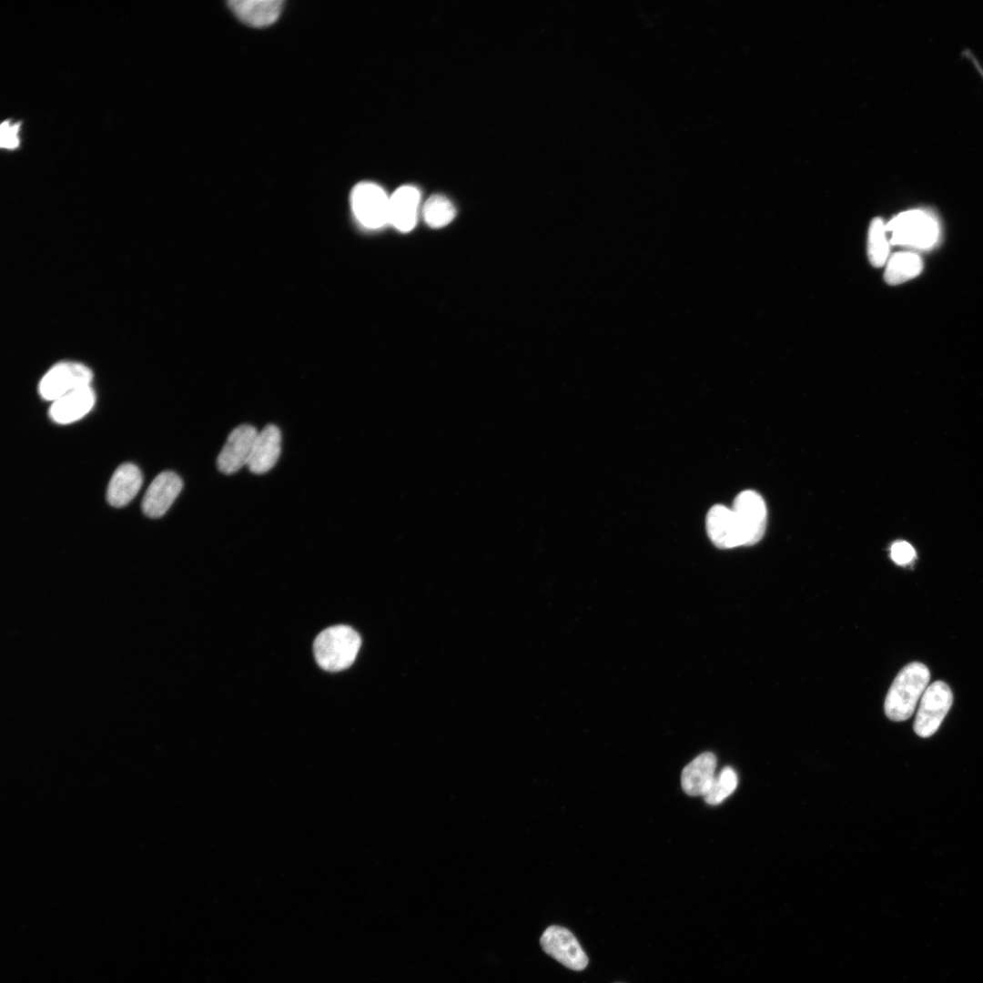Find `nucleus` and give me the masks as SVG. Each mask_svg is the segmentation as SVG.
<instances>
[{
  "instance_id": "8",
  "label": "nucleus",
  "mask_w": 983,
  "mask_h": 983,
  "mask_svg": "<svg viewBox=\"0 0 983 983\" xmlns=\"http://www.w3.org/2000/svg\"><path fill=\"white\" fill-rule=\"evenodd\" d=\"M740 523L745 545L757 543L766 527V506L762 496L753 490L740 492L732 508Z\"/></svg>"
},
{
  "instance_id": "17",
  "label": "nucleus",
  "mask_w": 983,
  "mask_h": 983,
  "mask_svg": "<svg viewBox=\"0 0 983 983\" xmlns=\"http://www.w3.org/2000/svg\"><path fill=\"white\" fill-rule=\"evenodd\" d=\"M283 2L280 0H235L228 2L234 14L252 26H266L277 20Z\"/></svg>"
},
{
  "instance_id": "23",
  "label": "nucleus",
  "mask_w": 983,
  "mask_h": 983,
  "mask_svg": "<svg viewBox=\"0 0 983 983\" xmlns=\"http://www.w3.org/2000/svg\"><path fill=\"white\" fill-rule=\"evenodd\" d=\"M0 130L1 147L7 149L15 148L19 144V124H10L9 121H5L1 124Z\"/></svg>"
},
{
  "instance_id": "2",
  "label": "nucleus",
  "mask_w": 983,
  "mask_h": 983,
  "mask_svg": "<svg viewBox=\"0 0 983 983\" xmlns=\"http://www.w3.org/2000/svg\"><path fill=\"white\" fill-rule=\"evenodd\" d=\"M886 229L890 244L921 250L935 247L940 235L936 216L920 208L899 213L886 224Z\"/></svg>"
},
{
  "instance_id": "6",
  "label": "nucleus",
  "mask_w": 983,
  "mask_h": 983,
  "mask_svg": "<svg viewBox=\"0 0 983 983\" xmlns=\"http://www.w3.org/2000/svg\"><path fill=\"white\" fill-rule=\"evenodd\" d=\"M390 197L382 187L372 182H361L350 195L351 208L358 221L365 228L377 229L389 223Z\"/></svg>"
},
{
  "instance_id": "1",
  "label": "nucleus",
  "mask_w": 983,
  "mask_h": 983,
  "mask_svg": "<svg viewBox=\"0 0 983 983\" xmlns=\"http://www.w3.org/2000/svg\"><path fill=\"white\" fill-rule=\"evenodd\" d=\"M929 679V670L922 663L913 662L903 667L887 694L884 703L886 715L897 722L908 719L928 686Z\"/></svg>"
},
{
  "instance_id": "22",
  "label": "nucleus",
  "mask_w": 983,
  "mask_h": 983,
  "mask_svg": "<svg viewBox=\"0 0 983 983\" xmlns=\"http://www.w3.org/2000/svg\"><path fill=\"white\" fill-rule=\"evenodd\" d=\"M890 556L897 565H907L913 561L916 552L907 542L897 541L891 545Z\"/></svg>"
},
{
  "instance_id": "3",
  "label": "nucleus",
  "mask_w": 983,
  "mask_h": 983,
  "mask_svg": "<svg viewBox=\"0 0 983 983\" xmlns=\"http://www.w3.org/2000/svg\"><path fill=\"white\" fill-rule=\"evenodd\" d=\"M360 644V636L354 629L347 625H335L319 633L313 644V652L321 668L336 672L352 664Z\"/></svg>"
},
{
  "instance_id": "16",
  "label": "nucleus",
  "mask_w": 983,
  "mask_h": 983,
  "mask_svg": "<svg viewBox=\"0 0 983 983\" xmlns=\"http://www.w3.org/2000/svg\"><path fill=\"white\" fill-rule=\"evenodd\" d=\"M716 764V757L711 752L696 756L683 769L681 775L683 790L692 796H704L715 776Z\"/></svg>"
},
{
  "instance_id": "4",
  "label": "nucleus",
  "mask_w": 983,
  "mask_h": 983,
  "mask_svg": "<svg viewBox=\"0 0 983 983\" xmlns=\"http://www.w3.org/2000/svg\"><path fill=\"white\" fill-rule=\"evenodd\" d=\"M953 703L950 687L942 681L929 684L923 693L916 719L914 731L920 737H929L939 728Z\"/></svg>"
},
{
  "instance_id": "5",
  "label": "nucleus",
  "mask_w": 983,
  "mask_h": 983,
  "mask_svg": "<svg viewBox=\"0 0 983 983\" xmlns=\"http://www.w3.org/2000/svg\"><path fill=\"white\" fill-rule=\"evenodd\" d=\"M92 379L93 372L87 366L75 361H61L53 365L42 377L38 392L42 399L54 401L72 390L89 386Z\"/></svg>"
},
{
  "instance_id": "12",
  "label": "nucleus",
  "mask_w": 983,
  "mask_h": 983,
  "mask_svg": "<svg viewBox=\"0 0 983 983\" xmlns=\"http://www.w3.org/2000/svg\"><path fill=\"white\" fill-rule=\"evenodd\" d=\"M96 402L91 385L72 390L52 401L48 414L58 424L75 422L86 416Z\"/></svg>"
},
{
  "instance_id": "15",
  "label": "nucleus",
  "mask_w": 983,
  "mask_h": 983,
  "mask_svg": "<svg viewBox=\"0 0 983 983\" xmlns=\"http://www.w3.org/2000/svg\"><path fill=\"white\" fill-rule=\"evenodd\" d=\"M142 482V473L137 465L130 462L121 464L109 481L107 502L117 508L127 505L137 495Z\"/></svg>"
},
{
  "instance_id": "21",
  "label": "nucleus",
  "mask_w": 983,
  "mask_h": 983,
  "mask_svg": "<svg viewBox=\"0 0 983 983\" xmlns=\"http://www.w3.org/2000/svg\"><path fill=\"white\" fill-rule=\"evenodd\" d=\"M737 781L735 771L730 766L724 767L714 776L709 789L704 795L705 802L712 806L719 805L735 790Z\"/></svg>"
},
{
  "instance_id": "19",
  "label": "nucleus",
  "mask_w": 983,
  "mask_h": 983,
  "mask_svg": "<svg viewBox=\"0 0 983 983\" xmlns=\"http://www.w3.org/2000/svg\"><path fill=\"white\" fill-rule=\"evenodd\" d=\"M889 245L884 220L881 218H873L868 228L867 256L874 267L886 265L889 258Z\"/></svg>"
},
{
  "instance_id": "20",
  "label": "nucleus",
  "mask_w": 983,
  "mask_h": 983,
  "mask_svg": "<svg viewBox=\"0 0 983 983\" xmlns=\"http://www.w3.org/2000/svg\"><path fill=\"white\" fill-rule=\"evenodd\" d=\"M456 214L451 201L444 196L430 197L422 208L425 222L431 228H441L452 221Z\"/></svg>"
},
{
  "instance_id": "11",
  "label": "nucleus",
  "mask_w": 983,
  "mask_h": 983,
  "mask_svg": "<svg viewBox=\"0 0 983 983\" xmlns=\"http://www.w3.org/2000/svg\"><path fill=\"white\" fill-rule=\"evenodd\" d=\"M183 487L181 478L173 471L159 473L149 484L142 500V511L150 518L164 515Z\"/></svg>"
},
{
  "instance_id": "18",
  "label": "nucleus",
  "mask_w": 983,
  "mask_h": 983,
  "mask_svg": "<svg viewBox=\"0 0 983 983\" xmlns=\"http://www.w3.org/2000/svg\"><path fill=\"white\" fill-rule=\"evenodd\" d=\"M923 261L912 251H899L891 255L887 263L884 279L889 285L906 282L920 274Z\"/></svg>"
},
{
  "instance_id": "14",
  "label": "nucleus",
  "mask_w": 983,
  "mask_h": 983,
  "mask_svg": "<svg viewBox=\"0 0 983 983\" xmlns=\"http://www.w3.org/2000/svg\"><path fill=\"white\" fill-rule=\"evenodd\" d=\"M281 451V432L274 424H268L258 431L250 459L249 471L255 474L269 471L277 463Z\"/></svg>"
},
{
  "instance_id": "13",
  "label": "nucleus",
  "mask_w": 983,
  "mask_h": 983,
  "mask_svg": "<svg viewBox=\"0 0 983 983\" xmlns=\"http://www.w3.org/2000/svg\"><path fill=\"white\" fill-rule=\"evenodd\" d=\"M420 201V191L414 186L397 188L389 199V224L399 231H410L417 222Z\"/></svg>"
},
{
  "instance_id": "7",
  "label": "nucleus",
  "mask_w": 983,
  "mask_h": 983,
  "mask_svg": "<svg viewBox=\"0 0 983 983\" xmlns=\"http://www.w3.org/2000/svg\"><path fill=\"white\" fill-rule=\"evenodd\" d=\"M540 944L546 954L570 969L581 971L588 965V958L578 940L563 927L552 925L547 927Z\"/></svg>"
},
{
  "instance_id": "9",
  "label": "nucleus",
  "mask_w": 983,
  "mask_h": 983,
  "mask_svg": "<svg viewBox=\"0 0 983 983\" xmlns=\"http://www.w3.org/2000/svg\"><path fill=\"white\" fill-rule=\"evenodd\" d=\"M258 433L249 424L233 429L218 456V469L225 474H232L248 466Z\"/></svg>"
},
{
  "instance_id": "10",
  "label": "nucleus",
  "mask_w": 983,
  "mask_h": 983,
  "mask_svg": "<svg viewBox=\"0 0 983 983\" xmlns=\"http://www.w3.org/2000/svg\"><path fill=\"white\" fill-rule=\"evenodd\" d=\"M706 532L711 542L720 549L745 546L743 531L734 510L722 504H715L708 511Z\"/></svg>"
}]
</instances>
